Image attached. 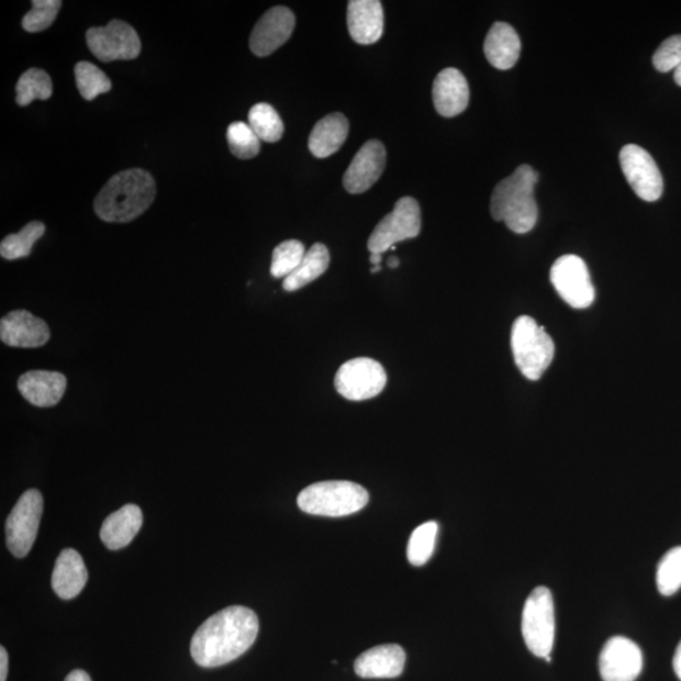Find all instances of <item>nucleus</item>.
Instances as JSON below:
<instances>
[{"instance_id": "aec40b11", "label": "nucleus", "mask_w": 681, "mask_h": 681, "mask_svg": "<svg viewBox=\"0 0 681 681\" xmlns=\"http://www.w3.org/2000/svg\"><path fill=\"white\" fill-rule=\"evenodd\" d=\"M16 386L29 403L38 408H49L63 399L67 379L62 372L32 370L23 373Z\"/></svg>"}, {"instance_id": "9d476101", "label": "nucleus", "mask_w": 681, "mask_h": 681, "mask_svg": "<svg viewBox=\"0 0 681 681\" xmlns=\"http://www.w3.org/2000/svg\"><path fill=\"white\" fill-rule=\"evenodd\" d=\"M384 368L369 357H357L345 362L335 378L337 393L353 402L378 397L387 386Z\"/></svg>"}, {"instance_id": "c85d7f7f", "label": "nucleus", "mask_w": 681, "mask_h": 681, "mask_svg": "<svg viewBox=\"0 0 681 681\" xmlns=\"http://www.w3.org/2000/svg\"><path fill=\"white\" fill-rule=\"evenodd\" d=\"M438 524L428 522L416 527L408 544V560L415 567L427 563L436 547Z\"/></svg>"}, {"instance_id": "c9c22d12", "label": "nucleus", "mask_w": 681, "mask_h": 681, "mask_svg": "<svg viewBox=\"0 0 681 681\" xmlns=\"http://www.w3.org/2000/svg\"><path fill=\"white\" fill-rule=\"evenodd\" d=\"M8 676V652L4 646L0 647V681H5Z\"/></svg>"}, {"instance_id": "cd10ccee", "label": "nucleus", "mask_w": 681, "mask_h": 681, "mask_svg": "<svg viewBox=\"0 0 681 681\" xmlns=\"http://www.w3.org/2000/svg\"><path fill=\"white\" fill-rule=\"evenodd\" d=\"M249 125L260 141L276 143L282 139L284 124L277 110L266 102L254 105L249 112Z\"/></svg>"}, {"instance_id": "7ed1b4c3", "label": "nucleus", "mask_w": 681, "mask_h": 681, "mask_svg": "<svg viewBox=\"0 0 681 681\" xmlns=\"http://www.w3.org/2000/svg\"><path fill=\"white\" fill-rule=\"evenodd\" d=\"M539 175L533 167L523 165L492 192L490 211L493 219L504 221L515 234L532 232L538 221V204L534 189Z\"/></svg>"}, {"instance_id": "9b49d317", "label": "nucleus", "mask_w": 681, "mask_h": 681, "mask_svg": "<svg viewBox=\"0 0 681 681\" xmlns=\"http://www.w3.org/2000/svg\"><path fill=\"white\" fill-rule=\"evenodd\" d=\"M88 46L102 63L118 59H134L139 56L142 44L138 33L123 21L114 20L105 27H93L87 32Z\"/></svg>"}, {"instance_id": "1a4fd4ad", "label": "nucleus", "mask_w": 681, "mask_h": 681, "mask_svg": "<svg viewBox=\"0 0 681 681\" xmlns=\"http://www.w3.org/2000/svg\"><path fill=\"white\" fill-rule=\"evenodd\" d=\"M550 280L557 293L576 310L589 309L595 298L589 267L577 255H563L550 270Z\"/></svg>"}, {"instance_id": "412c9836", "label": "nucleus", "mask_w": 681, "mask_h": 681, "mask_svg": "<svg viewBox=\"0 0 681 681\" xmlns=\"http://www.w3.org/2000/svg\"><path fill=\"white\" fill-rule=\"evenodd\" d=\"M483 51L493 67L499 70H510L521 57L522 41L510 24L496 22L484 40Z\"/></svg>"}, {"instance_id": "c756f323", "label": "nucleus", "mask_w": 681, "mask_h": 681, "mask_svg": "<svg viewBox=\"0 0 681 681\" xmlns=\"http://www.w3.org/2000/svg\"><path fill=\"white\" fill-rule=\"evenodd\" d=\"M75 79L81 97L88 101L112 90V81L108 76L98 66L88 62L75 66Z\"/></svg>"}, {"instance_id": "f257e3e1", "label": "nucleus", "mask_w": 681, "mask_h": 681, "mask_svg": "<svg viewBox=\"0 0 681 681\" xmlns=\"http://www.w3.org/2000/svg\"><path fill=\"white\" fill-rule=\"evenodd\" d=\"M259 633V619L248 607L232 606L215 613L192 637L191 655L202 668H217L241 658Z\"/></svg>"}, {"instance_id": "6ab92c4d", "label": "nucleus", "mask_w": 681, "mask_h": 681, "mask_svg": "<svg viewBox=\"0 0 681 681\" xmlns=\"http://www.w3.org/2000/svg\"><path fill=\"white\" fill-rule=\"evenodd\" d=\"M405 651L395 644L379 645L365 651L355 661V672L364 679H393L402 674Z\"/></svg>"}, {"instance_id": "2f4dec72", "label": "nucleus", "mask_w": 681, "mask_h": 681, "mask_svg": "<svg viewBox=\"0 0 681 681\" xmlns=\"http://www.w3.org/2000/svg\"><path fill=\"white\" fill-rule=\"evenodd\" d=\"M304 245L298 241L279 244L272 252L270 275L277 279L287 278L300 266L305 255Z\"/></svg>"}, {"instance_id": "5701e85b", "label": "nucleus", "mask_w": 681, "mask_h": 681, "mask_svg": "<svg viewBox=\"0 0 681 681\" xmlns=\"http://www.w3.org/2000/svg\"><path fill=\"white\" fill-rule=\"evenodd\" d=\"M88 569L78 551L65 549L58 556L53 574V589L59 599L72 600L85 589Z\"/></svg>"}, {"instance_id": "bb28decb", "label": "nucleus", "mask_w": 681, "mask_h": 681, "mask_svg": "<svg viewBox=\"0 0 681 681\" xmlns=\"http://www.w3.org/2000/svg\"><path fill=\"white\" fill-rule=\"evenodd\" d=\"M53 80L41 68H30L16 82V104L27 107L34 100H48L53 97Z\"/></svg>"}, {"instance_id": "dca6fc26", "label": "nucleus", "mask_w": 681, "mask_h": 681, "mask_svg": "<svg viewBox=\"0 0 681 681\" xmlns=\"http://www.w3.org/2000/svg\"><path fill=\"white\" fill-rule=\"evenodd\" d=\"M49 336L47 323L29 311L10 312L0 321V339L11 347H42L48 343Z\"/></svg>"}, {"instance_id": "6e6552de", "label": "nucleus", "mask_w": 681, "mask_h": 681, "mask_svg": "<svg viewBox=\"0 0 681 681\" xmlns=\"http://www.w3.org/2000/svg\"><path fill=\"white\" fill-rule=\"evenodd\" d=\"M42 514L44 498L38 490L25 491L16 501L5 523L8 549L14 557L23 558L31 551L37 538Z\"/></svg>"}, {"instance_id": "a211bd4d", "label": "nucleus", "mask_w": 681, "mask_h": 681, "mask_svg": "<svg viewBox=\"0 0 681 681\" xmlns=\"http://www.w3.org/2000/svg\"><path fill=\"white\" fill-rule=\"evenodd\" d=\"M470 101V88L457 68H446L433 83V102L439 115L454 118L465 112Z\"/></svg>"}, {"instance_id": "4468645a", "label": "nucleus", "mask_w": 681, "mask_h": 681, "mask_svg": "<svg viewBox=\"0 0 681 681\" xmlns=\"http://www.w3.org/2000/svg\"><path fill=\"white\" fill-rule=\"evenodd\" d=\"M295 25V16L287 7L271 8L261 16L250 36V48L254 55L266 57L282 47L291 38Z\"/></svg>"}, {"instance_id": "58836bf2", "label": "nucleus", "mask_w": 681, "mask_h": 681, "mask_svg": "<svg viewBox=\"0 0 681 681\" xmlns=\"http://www.w3.org/2000/svg\"><path fill=\"white\" fill-rule=\"evenodd\" d=\"M370 263L372 264L373 267H379L380 263H381V255L382 254H375V253H370Z\"/></svg>"}, {"instance_id": "79ce46f5", "label": "nucleus", "mask_w": 681, "mask_h": 681, "mask_svg": "<svg viewBox=\"0 0 681 681\" xmlns=\"http://www.w3.org/2000/svg\"><path fill=\"white\" fill-rule=\"evenodd\" d=\"M380 270H381L380 266H379V267H373V268L371 269V272H378V271H380Z\"/></svg>"}, {"instance_id": "473e14b6", "label": "nucleus", "mask_w": 681, "mask_h": 681, "mask_svg": "<svg viewBox=\"0 0 681 681\" xmlns=\"http://www.w3.org/2000/svg\"><path fill=\"white\" fill-rule=\"evenodd\" d=\"M657 584L662 595L676 594L681 589V547L669 550L661 558L657 570Z\"/></svg>"}, {"instance_id": "a19ab883", "label": "nucleus", "mask_w": 681, "mask_h": 681, "mask_svg": "<svg viewBox=\"0 0 681 681\" xmlns=\"http://www.w3.org/2000/svg\"><path fill=\"white\" fill-rule=\"evenodd\" d=\"M388 264H389V267L393 269L399 267V260L395 257L390 258Z\"/></svg>"}, {"instance_id": "4be33fe9", "label": "nucleus", "mask_w": 681, "mask_h": 681, "mask_svg": "<svg viewBox=\"0 0 681 681\" xmlns=\"http://www.w3.org/2000/svg\"><path fill=\"white\" fill-rule=\"evenodd\" d=\"M143 524V514L139 506L127 504L105 518L101 526L100 538L110 550L127 547Z\"/></svg>"}, {"instance_id": "393cba45", "label": "nucleus", "mask_w": 681, "mask_h": 681, "mask_svg": "<svg viewBox=\"0 0 681 681\" xmlns=\"http://www.w3.org/2000/svg\"><path fill=\"white\" fill-rule=\"evenodd\" d=\"M330 260L327 246L321 243L314 244L310 250H306L300 266L284 279V291L295 292L314 282L328 269Z\"/></svg>"}, {"instance_id": "0eeeda50", "label": "nucleus", "mask_w": 681, "mask_h": 681, "mask_svg": "<svg viewBox=\"0 0 681 681\" xmlns=\"http://www.w3.org/2000/svg\"><path fill=\"white\" fill-rule=\"evenodd\" d=\"M422 212L418 201L413 198H403L395 203L390 212L375 227L369 237L370 253L382 254L395 248V244L414 238L421 234Z\"/></svg>"}, {"instance_id": "a878e982", "label": "nucleus", "mask_w": 681, "mask_h": 681, "mask_svg": "<svg viewBox=\"0 0 681 681\" xmlns=\"http://www.w3.org/2000/svg\"><path fill=\"white\" fill-rule=\"evenodd\" d=\"M46 232V226L41 221H32L25 225L19 234L8 235L0 244V255L7 260L27 258L36 244Z\"/></svg>"}, {"instance_id": "7c9ffc66", "label": "nucleus", "mask_w": 681, "mask_h": 681, "mask_svg": "<svg viewBox=\"0 0 681 681\" xmlns=\"http://www.w3.org/2000/svg\"><path fill=\"white\" fill-rule=\"evenodd\" d=\"M230 150L241 159H252L260 152V139L249 124L236 122L230 124L226 132Z\"/></svg>"}, {"instance_id": "f704fd0d", "label": "nucleus", "mask_w": 681, "mask_h": 681, "mask_svg": "<svg viewBox=\"0 0 681 681\" xmlns=\"http://www.w3.org/2000/svg\"><path fill=\"white\" fill-rule=\"evenodd\" d=\"M652 63L660 72L677 70L681 65V34L663 41L654 54Z\"/></svg>"}, {"instance_id": "ddd939ff", "label": "nucleus", "mask_w": 681, "mask_h": 681, "mask_svg": "<svg viewBox=\"0 0 681 681\" xmlns=\"http://www.w3.org/2000/svg\"><path fill=\"white\" fill-rule=\"evenodd\" d=\"M599 666L603 681H635L643 671V651L629 638L615 636L604 644Z\"/></svg>"}, {"instance_id": "b1692460", "label": "nucleus", "mask_w": 681, "mask_h": 681, "mask_svg": "<svg viewBox=\"0 0 681 681\" xmlns=\"http://www.w3.org/2000/svg\"><path fill=\"white\" fill-rule=\"evenodd\" d=\"M350 125L344 114H330L314 125L309 147L314 157L327 158L335 155L347 139Z\"/></svg>"}, {"instance_id": "72a5a7b5", "label": "nucleus", "mask_w": 681, "mask_h": 681, "mask_svg": "<svg viewBox=\"0 0 681 681\" xmlns=\"http://www.w3.org/2000/svg\"><path fill=\"white\" fill-rule=\"evenodd\" d=\"M63 2L59 0H33L32 10L23 16L22 27L30 33L51 27L56 20Z\"/></svg>"}, {"instance_id": "f8f14e48", "label": "nucleus", "mask_w": 681, "mask_h": 681, "mask_svg": "<svg viewBox=\"0 0 681 681\" xmlns=\"http://www.w3.org/2000/svg\"><path fill=\"white\" fill-rule=\"evenodd\" d=\"M619 164L627 182L638 198L647 202L658 201L661 198L662 176L649 152L636 144H627L619 152Z\"/></svg>"}, {"instance_id": "20e7f679", "label": "nucleus", "mask_w": 681, "mask_h": 681, "mask_svg": "<svg viewBox=\"0 0 681 681\" xmlns=\"http://www.w3.org/2000/svg\"><path fill=\"white\" fill-rule=\"evenodd\" d=\"M297 502L306 514L340 517L368 505L369 492L350 481H323L305 488Z\"/></svg>"}, {"instance_id": "2eb2a0df", "label": "nucleus", "mask_w": 681, "mask_h": 681, "mask_svg": "<svg viewBox=\"0 0 681 681\" xmlns=\"http://www.w3.org/2000/svg\"><path fill=\"white\" fill-rule=\"evenodd\" d=\"M387 165V150L379 141H369L356 153L344 176L347 192L364 193L377 183Z\"/></svg>"}, {"instance_id": "4c0bfd02", "label": "nucleus", "mask_w": 681, "mask_h": 681, "mask_svg": "<svg viewBox=\"0 0 681 681\" xmlns=\"http://www.w3.org/2000/svg\"><path fill=\"white\" fill-rule=\"evenodd\" d=\"M672 668H674L677 677L681 680V641L677 647L674 660H672Z\"/></svg>"}, {"instance_id": "39448f33", "label": "nucleus", "mask_w": 681, "mask_h": 681, "mask_svg": "<svg viewBox=\"0 0 681 681\" xmlns=\"http://www.w3.org/2000/svg\"><path fill=\"white\" fill-rule=\"evenodd\" d=\"M515 364L526 379L539 380L556 355L551 337L529 316L518 317L511 331Z\"/></svg>"}, {"instance_id": "423d86ee", "label": "nucleus", "mask_w": 681, "mask_h": 681, "mask_svg": "<svg viewBox=\"0 0 681 681\" xmlns=\"http://www.w3.org/2000/svg\"><path fill=\"white\" fill-rule=\"evenodd\" d=\"M522 633L527 649L535 657H550L556 641V609L547 587H536L525 602Z\"/></svg>"}, {"instance_id": "f3484780", "label": "nucleus", "mask_w": 681, "mask_h": 681, "mask_svg": "<svg viewBox=\"0 0 681 681\" xmlns=\"http://www.w3.org/2000/svg\"><path fill=\"white\" fill-rule=\"evenodd\" d=\"M347 27L356 44H377L384 32V11L378 0H353L347 7Z\"/></svg>"}, {"instance_id": "e433bc0d", "label": "nucleus", "mask_w": 681, "mask_h": 681, "mask_svg": "<svg viewBox=\"0 0 681 681\" xmlns=\"http://www.w3.org/2000/svg\"><path fill=\"white\" fill-rule=\"evenodd\" d=\"M65 681H92L87 671L74 670L68 674Z\"/></svg>"}, {"instance_id": "f03ea898", "label": "nucleus", "mask_w": 681, "mask_h": 681, "mask_svg": "<svg viewBox=\"0 0 681 681\" xmlns=\"http://www.w3.org/2000/svg\"><path fill=\"white\" fill-rule=\"evenodd\" d=\"M156 193L155 178L147 170H123L102 187L93 202V210L107 223H131L150 208Z\"/></svg>"}, {"instance_id": "ea45409f", "label": "nucleus", "mask_w": 681, "mask_h": 681, "mask_svg": "<svg viewBox=\"0 0 681 681\" xmlns=\"http://www.w3.org/2000/svg\"><path fill=\"white\" fill-rule=\"evenodd\" d=\"M674 80L681 87V65L677 68L674 72Z\"/></svg>"}]
</instances>
